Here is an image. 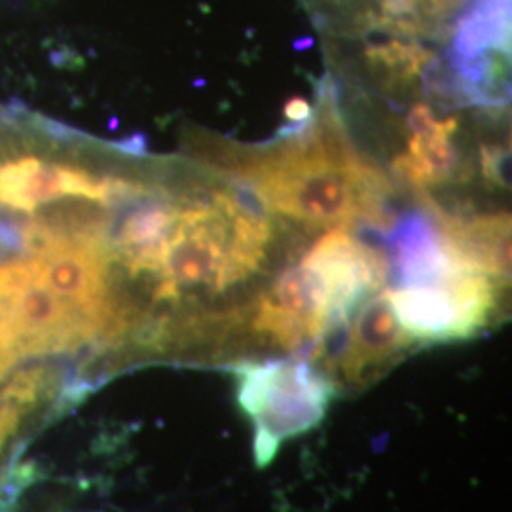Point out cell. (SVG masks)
I'll list each match as a JSON object with an SVG mask.
<instances>
[{
	"instance_id": "obj_1",
	"label": "cell",
	"mask_w": 512,
	"mask_h": 512,
	"mask_svg": "<svg viewBox=\"0 0 512 512\" xmlns=\"http://www.w3.org/2000/svg\"><path fill=\"white\" fill-rule=\"evenodd\" d=\"M239 177L264 209L317 226L378 224L387 181L336 124L319 122L279 147L239 162Z\"/></svg>"
},
{
	"instance_id": "obj_2",
	"label": "cell",
	"mask_w": 512,
	"mask_h": 512,
	"mask_svg": "<svg viewBox=\"0 0 512 512\" xmlns=\"http://www.w3.org/2000/svg\"><path fill=\"white\" fill-rule=\"evenodd\" d=\"M234 376L238 404L253 423L258 467H268L287 440L315 429L338 391L323 370L296 359L239 363Z\"/></svg>"
},
{
	"instance_id": "obj_3",
	"label": "cell",
	"mask_w": 512,
	"mask_h": 512,
	"mask_svg": "<svg viewBox=\"0 0 512 512\" xmlns=\"http://www.w3.org/2000/svg\"><path fill=\"white\" fill-rule=\"evenodd\" d=\"M505 283L473 266H459L427 283L385 289L403 329L416 344L473 338L490 323Z\"/></svg>"
},
{
	"instance_id": "obj_4",
	"label": "cell",
	"mask_w": 512,
	"mask_h": 512,
	"mask_svg": "<svg viewBox=\"0 0 512 512\" xmlns=\"http://www.w3.org/2000/svg\"><path fill=\"white\" fill-rule=\"evenodd\" d=\"M329 336L340 338L338 346L317 357L323 359L321 366L336 389L338 384L348 389L372 384L416 344L399 323L385 291L366 298L348 323Z\"/></svg>"
},
{
	"instance_id": "obj_5",
	"label": "cell",
	"mask_w": 512,
	"mask_h": 512,
	"mask_svg": "<svg viewBox=\"0 0 512 512\" xmlns=\"http://www.w3.org/2000/svg\"><path fill=\"white\" fill-rule=\"evenodd\" d=\"M0 315L12 327L21 359L97 344L86 321L38 281L27 256L19 260L12 289L0 294Z\"/></svg>"
},
{
	"instance_id": "obj_6",
	"label": "cell",
	"mask_w": 512,
	"mask_h": 512,
	"mask_svg": "<svg viewBox=\"0 0 512 512\" xmlns=\"http://www.w3.org/2000/svg\"><path fill=\"white\" fill-rule=\"evenodd\" d=\"M300 264L321 283L334 330L344 327L355 310L378 293L389 277V260L384 251L355 236L349 226L330 228L311 245Z\"/></svg>"
},
{
	"instance_id": "obj_7",
	"label": "cell",
	"mask_w": 512,
	"mask_h": 512,
	"mask_svg": "<svg viewBox=\"0 0 512 512\" xmlns=\"http://www.w3.org/2000/svg\"><path fill=\"white\" fill-rule=\"evenodd\" d=\"M458 120L446 118L427 131L412 133L408 148L395 162L397 177L412 188L427 192L450 181L458 171V152L452 143Z\"/></svg>"
},
{
	"instance_id": "obj_8",
	"label": "cell",
	"mask_w": 512,
	"mask_h": 512,
	"mask_svg": "<svg viewBox=\"0 0 512 512\" xmlns=\"http://www.w3.org/2000/svg\"><path fill=\"white\" fill-rule=\"evenodd\" d=\"M46 372L42 368L19 372L0 391V450L16 433L23 414L37 403L46 389Z\"/></svg>"
},
{
	"instance_id": "obj_9",
	"label": "cell",
	"mask_w": 512,
	"mask_h": 512,
	"mask_svg": "<svg viewBox=\"0 0 512 512\" xmlns=\"http://www.w3.org/2000/svg\"><path fill=\"white\" fill-rule=\"evenodd\" d=\"M368 57L374 67L382 69L387 74L389 82H395L399 86L410 82L420 71L423 61L427 59L423 50H418L410 44H403L399 40H389L372 48L368 52Z\"/></svg>"
},
{
	"instance_id": "obj_10",
	"label": "cell",
	"mask_w": 512,
	"mask_h": 512,
	"mask_svg": "<svg viewBox=\"0 0 512 512\" xmlns=\"http://www.w3.org/2000/svg\"><path fill=\"white\" fill-rule=\"evenodd\" d=\"M21 361L18 344L10 323L0 315V380Z\"/></svg>"
},
{
	"instance_id": "obj_11",
	"label": "cell",
	"mask_w": 512,
	"mask_h": 512,
	"mask_svg": "<svg viewBox=\"0 0 512 512\" xmlns=\"http://www.w3.org/2000/svg\"><path fill=\"white\" fill-rule=\"evenodd\" d=\"M285 114L293 124H306L311 118V107L304 99H293L289 101Z\"/></svg>"
},
{
	"instance_id": "obj_12",
	"label": "cell",
	"mask_w": 512,
	"mask_h": 512,
	"mask_svg": "<svg viewBox=\"0 0 512 512\" xmlns=\"http://www.w3.org/2000/svg\"><path fill=\"white\" fill-rule=\"evenodd\" d=\"M461 0H420V8L431 18L444 16L452 8H456Z\"/></svg>"
},
{
	"instance_id": "obj_13",
	"label": "cell",
	"mask_w": 512,
	"mask_h": 512,
	"mask_svg": "<svg viewBox=\"0 0 512 512\" xmlns=\"http://www.w3.org/2000/svg\"><path fill=\"white\" fill-rule=\"evenodd\" d=\"M19 260H12L6 264H0V294L6 293L12 289V285L16 283L19 272Z\"/></svg>"
}]
</instances>
